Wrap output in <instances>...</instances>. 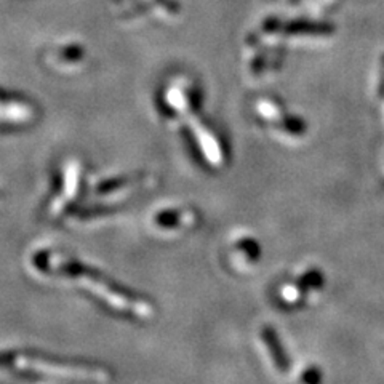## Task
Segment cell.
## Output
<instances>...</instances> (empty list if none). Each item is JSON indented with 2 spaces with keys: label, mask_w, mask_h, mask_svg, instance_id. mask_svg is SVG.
Listing matches in <instances>:
<instances>
[{
  "label": "cell",
  "mask_w": 384,
  "mask_h": 384,
  "mask_svg": "<svg viewBox=\"0 0 384 384\" xmlns=\"http://www.w3.org/2000/svg\"><path fill=\"white\" fill-rule=\"evenodd\" d=\"M196 215L191 210H164L156 216V223L162 229H181L194 224Z\"/></svg>",
  "instance_id": "cell-1"
},
{
  "label": "cell",
  "mask_w": 384,
  "mask_h": 384,
  "mask_svg": "<svg viewBox=\"0 0 384 384\" xmlns=\"http://www.w3.org/2000/svg\"><path fill=\"white\" fill-rule=\"evenodd\" d=\"M265 336H266V343L271 346V351H272V357H274V362L279 365V367L284 370L287 367V358L284 356V352H280L277 348H275V346H277V341H275V338L272 335V331H266L265 333Z\"/></svg>",
  "instance_id": "cell-3"
},
{
  "label": "cell",
  "mask_w": 384,
  "mask_h": 384,
  "mask_svg": "<svg viewBox=\"0 0 384 384\" xmlns=\"http://www.w3.org/2000/svg\"><path fill=\"white\" fill-rule=\"evenodd\" d=\"M280 31L292 32V34H330L331 28L326 24H314V23H304V21H294V23H282L279 26Z\"/></svg>",
  "instance_id": "cell-2"
}]
</instances>
